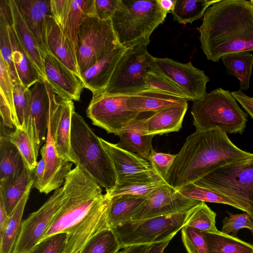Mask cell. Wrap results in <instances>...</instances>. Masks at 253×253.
I'll list each match as a JSON object with an SVG mask.
<instances>
[{
  "label": "cell",
  "mask_w": 253,
  "mask_h": 253,
  "mask_svg": "<svg viewBox=\"0 0 253 253\" xmlns=\"http://www.w3.org/2000/svg\"><path fill=\"white\" fill-rule=\"evenodd\" d=\"M215 212L201 202L192 209L185 225L203 232L215 231Z\"/></svg>",
  "instance_id": "b9f144b4"
},
{
  "label": "cell",
  "mask_w": 253,
  "mask_h": 253,
  "mask_svg": "<svg viewBox=\"0 0 253 253\" xmlns=\"http://www.w3.org/2000/svg\"><path fill=\"white\" fill-rule=\"evenodd\" d=\"M188 107V104L171 107L145 118L146 133L154 136L179 131Z\"/></svg>",
  "instance_id": "83f0119b"
},
{
  "label": "cell",
  "mask_w": 253,
  "mask_h": 253,
  "mask_svg": "<svg viewBox=\"0 0 253 253\" xmlns=\"http://www.w3.org/2000/svg\"><path fill=\"white\" fill-rule=\"evenodd\" d=\"M231 93L253 119V98L247 96L240 90L234 91Z\"/></svg>",
  "instance_id": "f5cc1de1"
},
{
  "label": "cell",
  "mask_w": 253,
  "mask_h": 253,
  "mask_svg": "<svg viewBox=\"0 0 253 253\" xmlns=\"http://www.w3.org/2000/svg\"><path fill=\"white\" fill-rule=\"evenodd\" d=\"M8 217L3 203L0 199V235L4 231Z\"/></svg>",
  "instance_id": "6f0895ef"
},
{
  "label": "cell",
  "mask_w": 253,
  "mask_h": 253,
  "mask_svg": "<svg viewBox=\"0 0 253 253\" xmlns=\"http://www.w3.org/2000/svg\"><path fill=\"white\" fill-rule=\"evenodd\" d=\"M158 2L161 9L168 14L172 10L175 0H158Z\"/></svg>",
  "instance_id": "680465c9"
},
{
  "label": "cell",
  "mask_w": 253,
  "mask_h": 253,
  "mask_svg": "<svg viewBox=\"0 0 253 253\" xmlns=\"http://www.w3.org/2000/svg\"><path fill=\"white\" fill-rule=\"evenodd\" d=\"M65 199L66 194L62 186L55 190L38 210L22 222L12 253H29L42 239Z\"/></svg>",
  "instance_id": "7c38bea8"
},
{
  "label": "cell",
  "mask_w": 253,
  "mask_h": 253,
  "mask_svg": "<svg viewBox=\"0 0 253 253\" xmlns=\"http://www.w3.org/2000/svg\"><path fill=\"white\" fill-rule=\"evenodd\" d=\"M229 216H225L223 220L221 232L226 234L237 236L239 230L243 228L248 229L253 234V221L247 212L234 214L227 211Z\"/></svg>",
  "instance_id": "bcb514c9"
},
{
  "label": "cell",
  "mask_w": 253,
  "mask_h": 253,
  "mask_svg": "<svg viewBox=\"0 0 253 253\" xmlns=\"http://www.w3.org/2000/svg\"><path fill=\"white\" fill-rule=\"evenodd\" d=\"M165 184L162 180L125 183L117 185L113 190L106 193L109 197L122 195L148 197Z\"/></svg>",
  "instance_id": "7bdbcfd3"
},
{
  "label": "cell",
  "mask_w": 253,
  "mask_h": 253,
  "mask_svg": "<svg viewBox=\"0 0 253 253\" xmlns=\"http://www.w3.org/2000/svg\"><path fill=\"white\" fill-rule=\"evenodd\" d=\"M188 100L165 92L146 88L127 95L126 105L134 112L142 114L155 113L171 107L188 104Z\"/></svg>",
  "instance_id": "603a6c76"
},
{
  "label": "cell",
  "mask_w": 253,
  "mask_h": 253,
  "mask_svg": "<svg viewBox=\"0 0 253 253\" xmlns=\"http://www.w3.org/2000/svg\"><path fill=\"white\" fill-rule=\"evenodd\" d=\"M140 220H128L112 229L121 249L172 239L184 226L191 211Z\"/></svg>",
  "instance_id": "ba28073f"
},
{
  "label": "cell",
  "mask_w": 253,
  "mask_h": 253,
  "mask_svg": "<svg viewBox=\"0 0 253 253\" xmlns=\"http://www.w3.org/2000/svg\"><path fill=\"white\" fill-rule=\"evenodd\" d=\"M144 114L133 120L120 132L118 135L120 140L116 145L148 160L153 150L152 142L154 136L146 133L145 118L140 117Z\"/></svg>",
  "instance_id": "d4e9b609"
},
{
  "label": "cell",
  "mask_w": 253,
  "mask_h": 253,
  "mask_svg": "<svg viewBox=\"0 0 253 253\" xmlns=\"http://www.w3.org/2000/svg\"><path fill=\"white\" fill-rule=\"evenodd\" d=\"M13 102L16 114L17 127L25 131L28 128L31 94L30 88H27L21 84L14 85Z\"/></svg>",
  "instance_id": "f35d334b"
},
{
  "label": "cell",
  "mask_w": 253,
  "mask_h": 253,
  "mask_svg": "<svg viewBox=\"0 0 253 253\" xmlns=\"http://www.w3.org/2000/svg\"><path fill=\"white\" fill-rule=\"evenodd\" d=\"M110 198L105 193L88 212L68 231L63 253H79L86 242L101 230L109 228Z\"/></svg>",
  "instance_id": "2e32d148"
},
{
  "label": "cell",
  "mask_w": 253,
  "mask_h": 253,
  "mask_svg": "<svg viewBox=\"0 0 253 253\" xmlns=\"http://www.w3.org/2000/svg\"><path fill=\"white\" fill-rule=\"evenodd\" d=\"M201 202L185 197L167 184L147 197L131 219L140 220L189 211Z\"/></svg>",
  "instance_id": "5bb4252c"
},
{
  "label": "cell",
  "mask_w": 253,
  "mask_h": 253,
  "mask_svg": "<svg viewBox=\"0 0 253 253\" xmlns=\"http://www.w3.org/2000/svg\"><path fill=\"white\" fill-rule=\"evenodd\" d=\"M31 103L27 132L37 154L45 140L51 100L53 91L46 80L41 79L30 88Z\"/></svg>",
  "instance_id": "ac0fdd59"
},
{
  "label": "cell",
  "mask_w": 253,
  "mask_h": 253,
  "mask_svg": "<svg viewBox=\"0 0 253 253\" xmlns=\"http://www.w3.org/2000/svg\"><path fill=\"white\" fill-rule=\"evenodd\" d=\"M11 24L12 18L8 0H0V58L8 69L13 84H22L13 59L8 32V26Z\"/></svg>",
  "instance_id": "4dcf8cb0"
},
{
  "label": "cell",
  "mask_w": 253,
  "mask_h": 253,
  "mask_svg": "<svg viewBox=\"0 0 253 253\" xmlns=\"http://www.w3.org/2000/svg\"><path fill=\"white\" fill-rule=\"evenodd\" d=\"M155 62L159 71L177 84L190 100H199L206 94L210 78L191 61L181 63L169 58L155 57Z\"/></svg>",
  "instance_id": "9a60e30c"
},
{
  "label": "cell",
  "mask_w": 253,
  "mask_h": 253,
  "mask_svg": "<svg viewBox=\"0 0 253 253\" xmlns=\"http://www.w3.org/2000/svg\"><path fill=\"white\" fill-rule=\"evenodd\" d=\"M100 140L112 162L117 177V185L162 180L148 160L119 147L116 144L101 137Z\"/></svg>",
  "instance_id": "4fadbf2b"
},
{
  "label": "cell",
  "mask_w": 253,
  "mask_h": 253,
  "mask_svg": "<svg viewBox=\"0 0 253 253\" xmlns=\"http://www.w3.org/2000/svg\"><path fill=\"white\" fill-rule=\"evenodd\" d=\"M119 0H95L96 17L101 20L111 19L114 15Z\"/></svg>",
  "instance_id": "f907efd6"
},
{
  "label": "cell",
  "mask_w": 253,
  "mask_h": 253,
  "mask_svg": "<svg viewBox=\"0 0 253 253\" xmlns=\"http://www.w3.org/2000/svg\"><path fill=\"white\" fill-rule=\"evenodd\" d=\"M194 183L230 199L253 221V158L221 167Z\"/></svg>",
  "instance_id": "52a82bcc"
},
{
  "label": "cell",
  "mask_w": 253,
  "mask_h": 253,
  "mask_svg": "<svg viewBox=\"0 0 253 253\" xmlns=\"http://www.w3.org/2000/svg\"><path fill=\"white\" fill-rule=\"evenodd\" d=\"M150 244L137 245L127 247L119 253H145Z\"/></svg>",
  "instance_id": "9f6ffc18"
},
{
  "label": "cell",
  "mask_w": 253,
  "mask_h": 253,
  "mask_svg": "<svg viewBox=\"0 0 253 253\" xmlns=\"http://www.w3.org/2000/svg\"><path fill=\"white\" fill-rule=\"evenodd\" d=\"M209 253H253V245L218 230L205 232Z\"/></svg>",
  "instance_id": "d6a6232c"
},
{
  "label": "cell",
  "mask_w": 253,
  "mask_h": 253,
  "mask_svg": "<svg viewBox=\"0 0 253 253\" xmlns=\"http://www.w3.org/2000/svg\"><path fill=\"white\" fill-rule=\"evenodd\" d=\"M63 186L66 199L42 239L67 233L104 195L97 183L77 166L67 175Z\"/></svg>",
  "instance_id": "5b68a950"
},
{
  "label": "cell",
  "mask_w": 253,
  "mask_h": 253,
  "mask_svg": "<svg viewBox=\"0 0 253 253\" xmlns=\"http://www.w3.org/2000/svg\"><path fill=\"white\" fill-rule=\"evenodd\" d=\"M67 233L61 232L42 239L29 253H63Z\"/></svg>",
  "instance_id": "7dc6e473"
},
{
  "label": "cell",
  "mask_w": 253,
  "mask_h": 253,
  "mask_svg": "<svg viewBox=\"0 0 253 253\" xmlns=\"http://www.w3.org/2000/svg\"><path fill=\"white\" fill-rule=\"evenodd\" d=\"M8 136L20 152L26 167L32 171L35 170L38 163L37 161L38 155L27 131L15 128L9 131Z\"/></svg>",
  "instance_id": "ab89813d"
},
{
  "label": "cell",
  "mask_w": 253,
  "mask_h": 253,
  "mask_svg": "<svg viewBox=\"0 0 253 253\" xmlns=\"http://www.w3.org/2000/svg\"><path fill=\"white\" fill-rule=\"evenodd\" d=\"M9 131L0 125V190H5L9 187L26 168L20 152L9 139Z\"/></svg>",
  "instance_id": "7402d4cb"
},
{
  "label": "cell",
  "mask_w": 253,
  "mask_h": 253,
  "mask_svg": "<svg viewBox=\"0 0 253 253\" xmlns=\"http://www.w3.org/2000/svg\"><path fill=\"white\" fill-rule=\"evenodd\" d=\"M126 47L120 46L81 74L84 87L93 94L103 92L107 88L115 68Z\"/></svg>",
  "instance_id": "cb8c5ba5"
},
{
  "label": "cell",
  "mask_w": 253,
  "mask_h": 253,
  "mask_svg": "<svg viewBox=\"0 0 253 253\" xmlns=\"http://www.w3.org/2000/svg\"><path fill=\"white\" fill-rule=\"evenodd\" d=\"M251 1L253 3V0H251Z\"/></svg>",
  "instance_id": "91938a15"
},
{
  "label": "cell",
  "mask_w": 253,
  "mask_h": 253,
  "mask_svg": "<svg viewBox=\"0 0 253 253\" xmlns=\"http://www.w3.org/2000/svg\"><path fill=\"white\" fill-rule=\"evenodd\" d=\"M33 186L32 185L28 188L13 212L8 217L4 231L0 235V253H13L20 230L24 208Z\"/></svg>",
  "instance_id": "e575fe53"
},
{
  "label": "cell",
  "mask_w": 253,
  "mask_h": 253,
  "mask_svg": "<svg viewBox=\"0 0 253 253\" xmlns=\"http://www.w3.org/2000/svg\"><path fill=\"white\" fill-rule=\"evenodd\" d=\"M127 95L103 93L93 94L86 110L87 117L93 125L118 136L130 122L143 114L128 108Z\"/></svg>",
  "instance_id": "8fae6325"
},
{
  "label": "cell",
  "mask_w": 253,
  "mask_h": 253,
  "mask_svg": "<svg viewBox=\"0 0 253 253\" xmlns=\"http://www.w3.org/2000/svg\"><path fill=\"white\" fill-rule=\"evenodd\" d=\"M219 0H175L171 11L173 19L178 23H192L204 15L207 9Z\"/></svg>",
  "instance_id": "d590c367"
},
{
  "label": "cell",
  "mask_w": 253,
  "mask_h": 253,
  "mask_svg": "<svg viewBox=\"0 0 253 253\" xmlns=\"http://www.w3.org/2000/svg\"><path fill=\"white\" fill-rule=\"evenodd\" d=\"M167 14L158 0H119L111 21L119 43L128 48L148 45L151 34L165 21Z\"/></svg>",
  "instance_id": "277c9868"
},
{
  "label": "cell",
  "mask_w": 253,
  "mask_h": 253,
  "mask_svg": "<svg viewBox=\"0 0 253 253\" xmlns=\"http://www.w3.org/2000/svg\"><path fill=\"white\" fill-rule=\"evenodd\" d=\"M221 59L227 74L239 80L242 89H248L252 72L253 55L249 51H241L226 54Z\"/></svg>",
  "instance_id": "836d02e7"
},
{
  "label": "cell",
  "mask_w": 253,
  "mask_h": 253,
  "mask_svg": "<svg viewBox=\"0 0 253 253\" xmlns=\"http://www.w3.org/2000/svg\"><path fill=\"white\" fill-rule=\"evenodd\" d=\"M121 246L112 229L98 232L84 245L79 253H119Z\"/></svg>",
  "instance_id": "74e56055"
},
{
  "label": "cell",
  "mask_w": 253,
  "mask_h": 253,
  "mask_svg": "<svg viewBox=\"0 0 253 253\" xmlns=\"http://www.w3.org/2000/svg\"><path fill=\"white\" fill-rule=\"evenodd\" d=\"M147 88L157 89L190 100L186 93L169 78L156 68L148 73Z\"/></svg>",
  "instance_id": "ee69618b"
},
{
  "label": "cell",
  "mask_w": 253,
  "mask_h": 253,
  "mask_svg": "<svg viewBox=\"0 0 253 253\" xmlns=\"http://www.w3.org/2000/svg\"><path fill=\"white\" fill-rule=\"evenodd\" d=\"M198 30L209 60L218 62L229 53L253 51V3L219 0L207 9Z\"/></svg>",
  "instance_id": "7a4b0ae2"
},
{
  "label": "cell",
  "mask_w": 253,
  "mask_h": 253,
  "mask_svg": "<svg viewBox=\"0 0 253 253\" xmlns=\"http://www.w3.org/2000/svg\"><path fill=\"white\" fill-rule=\"evenodd\" d=\"M90 16H96L95 0H72L61 29L70 43L77 61L78 36L80 28L84 18Z\"/></svg>",
  "instance_id": "f1b7e54d"
},
{
  "label": "cell",
  "mask_w": 253,
  "mask_h": 253,
  "mask_svg": "<svg viewBox=\"0 0 253 253\" xmlns=\"http://www.w3.org/2000/svg\"><path fill=\"white\" fill-rule=\"evenodd\" d=\"M171 239L150 244L145 253H164V250Z\"/></svg>",
  "instance_id": "11a10c76"
},
{
  "label": "cell",
  "mask_w": 253,
  "mask_h": 253,
  "mask_svg": "<svg viewBox=\"0 0 253 253\" xmlns=\"http://www.w3.org/2000/svg\"><path fill=\"white\" fill-rule=\"evenodd\" d=\"M72 1V0H50L52 16L61 29Z\"/></svg>",
  "instance_id": "816d5d0a"
},
{
  "label": "cell",
  "mask_w": 253,
  "mask_h": 253,
  "mask_svg": "<svg viewBox=\"0 0 253 253\" xmlns=\"http://www.w3.org/2000/svg\"><path fill=\"white\" fill-rule=\"evenodd\" d=\"M13 27L17 37L29 55L40 77L46 80L43 53L30 31L15 0H8Z\"/></svg>",
  "instance_id": "4316f807"
},
{
  "label": "cell",
  "mask_w": 253,
  "mask_h": 253,
  "mask_svg": "<svg viewBox=\"0 0 253 253\" xmlns=\"http://www.w3.org/2000/svg\"><path fill=\"white\" fill-rule=\"evenodd\" d=\"M110 198L108 223L111 229L131 219L134 212L147 198L130 195H118Z\"/></svg>",
  "instance_id": "1f68e13d"
},
{
  "label": "cell",
  "mask_w": 253,
  "mask_h": 253,
  "mask_svg": "<svg viewBox=\"0 0 253 253\" xmlns=\"http://www.w3.org/2000/svg\"><path fill=\"white\" fill-rule=\"evenodd\" d=\"M193 125L202 131L218 129L225 133L242 134L248 114L228 90L219 88L193 101L191 111Z\"/></svg>",
  "instance_id": "8992f818"
},
{
  "label": "cell",
  "mask_w": 253,
  "mask_h": 253,
  "mask_svg": "<svg viewBox=\"0 0 253 253\" xmlns=\"http://www.w3.org/2000/svg\"><path fill=\"white\" fill-rule=\"evenodd\" d=\"M181 239L187 253H209L205 232L185 225Z\"/></svg>",
  "instance_id": "f6af8a7d"
},
{
  "label": "cell",
  "mask_w": 253,
  "mask_h": 253,
  "mask_svg": "<svg viewBox=\"0 0 253 253\" xmlns=\"http://www.w3.org/2000/svg\"><path fill=\"white\" fill-rule=\"evenodd\" d=\"M46 42L48 50L81 80L77 61L70 43L52 15H48L46 19Z\"/></svg>",
  "instance_id": "484cf974"
},
{
  "label": "cell",
  "mask_w": 253,
  "mask_h": 253,
  "mask_svg": "<svg viewBox=\"0 0 253 253\" xmlns=\"http://www.w3.org/2000/svg\"><path fill=\"white\" fill-rule=\"evenodd\" d=\"M73 100L59 98L53 92L51 100L48 126L58 156L75 165L71 148L72 117L75 111Z\"/></svg>",
  "instance_id": "e0dca14e"
},
{
  "label": "cell",
  "mask_w": 253,
  "mask_h": 253,
  "mask_svg": "<svg viewBox=\"0 0 253 253\" xmlns=\"http://www.w3.org/2000/svg\"><path fill=\"white\" fill-rule=\"evenodd\" d=\"M42 158L38 163L35 171L33 186L38 189L44 177L45 162L44 154L41 153Z\"/></svg>",
  "instance_id": "db71d44e"
},
{
  "label": "cell",
  "mask_w": 253,
  "mask_h": 253,
  "mask_svg": "<svg viewBox=\"0 0 253 253\" xmlns=\"http://www.w3.org/2000/svg\"><path fill=\"white\" fill-rule=\"evenodd\" d=\"M46 80L59 98L79 101L83 89L82 81L49 50L44 57Z\"/></svg>",
  "instance_id": "d6986e66"
},
{
  "label": "cell",
  "mask_w": 253,
  "mask_h": 253,
  "mask_svg": "<svg viewBox=\"0 0 253 253\" xmlns=\"http://www.w3.org/2000/svg\"><path fill=\"white\" fill-rule=\"evenodd\" d=\"M45 143L40 152L44 154L45 169L43 178L38 189L45 194L56 190L64 184L65 178L72 170L73 163L66 161L58 155L50 129L47 126Z\"/></svg>",
  "instance_id": "ffe728a7"
},
{
  "label": "cell",
  "mask_w": 253,
  "mask_h": 253,
  "mask_svg": "<svg viewBox=\"0 0 253 253\" xmlns=\"http://www.w3.org/2000/svg\"><path fill=\"white\" fill-rule=\"evenodd\" d=\"M252 158L253 153L238 148L220 129L196 130L175 155L164 181L177 190L221 167Z\"/></svg>",
  "instance_id": "6da1fadb"
},
{
  "label": "cell",
  "mask_w": 253,
  "mask_h": 253,
  "mask_svg": "<svg viewBox=\"0 0 253 253\" xmlns=\"http://www.w3.org/2000/svg\"><path fill=\"white\" fill-rule=\"evenodd\" d=\"M120 46L111 19L85 17L78 36L77 62L81 74Z\"/></svg>",
  "instance_id": "30bf717a"
},
{
  "label": "cell",
  "mask_w": 253,
  "mask_h": 253,
  "mask_svg": "<svg viewBox=\"0 0 253 253\" xmlns=\"http://www.w3.org/2000/svg\"><path fill=\"white\" fill-rule=\"evenodd\" d=\"M34 171L26 167L19 178L5 190H0L2 201L9 216L24 195L28 188L34 182Z\"/></svg>",
  "instance_id": "8d00e7d4"
},
{
  "label": "cell",
  "mask_w": 253,
  "mask_h": 253,
  "mask_svg": "<svg viewBox=\"0 0 253 253\" xmlns=\"http://www.w3.org/2000/svg\"><path fill=\"white\" fill-rule=\"evenodd\" d=\"M71 148L76 166L88 174L106 193L117 185L112 162L98 137L84 118L74 111L71 130Z\"/></svg>",
  "instance_id": "3957f363"
},
{
  "label": "cell",
  "mask_w": 253,
  "mask_h": 253,
  "mask_svg": "<svg viewBox=\"0 0 253 253\" xmlns=\"http://www.w3.org/2000/svg\"><path fill=\"white\" fill-rule=\"evenodd\" d=\"M8 32L16 69L22 84L30 88L41 78L33 63L22 45L13 23L8 26Z\"/></svg>",
  "instance_id": "f546056e"
},
{
  "label": "cell",
  "mask_w": 253,
  "mask_h": 253,
  "mask_svg": "<svg viewBox=\"0 0 253 253\" xmlns=\"http://www.w3.org/2000/svg\"><path fill=\"white\" fill-rule=\"evenodd\" d=\"M156 68L155 57L148 52L147 45L138 44L126 48L102 93L130 95L146 89L148 73Z\"/></svg>",
  "instance_id": "9c48e42d"
},
{
  "label": "cell",
  "mask_w": 253,
  "mask_h": 253,
  "mask_svg": "<svg viewBox=\"0 0 253 253\" xmlns=\"http://www.w3.org/2000/svg\"><path fill=\"white\" fill-rule=\"evenodd\" d=\"M14 85L8 70L0 58V95L4 99L16 120L13 102Z\"/></svg>",
  "instance_id": "c3c4849f"
},
{
  "label": "cell",
  "mask_w": 253,
  "mask_h": 253,
  "mask_svg": "<svg viewBox=\"0 0 253 253\" xmlns=\"http://www.w3.org/2000/svg\"><path fill=\"white\" fill-rule=\"evenodd\" d=\"M15 0L44 57L48 51L46 42V19L48 15H52L50 0Z\"/></svg>",
  "instance_id": "44dd1931"
},
{
  "label": "cell",
  "mask_w": 253,
  "mask_h": 253,
  "mask_svg": "<svg viewBox=\"0 0 253 253\" xmlns=\"http://www.w3.org/2000/svg\"><path fill=\"white\" fill-rule=\"evenodd\" d=\"M177 191L185 197L191 199L228 205L242 210L236 203L228 197L208 188L198 186L194 183L186 185Z\"/></svg>",
  "instance_id": "60d3db41"
},
{
  "label": "cell",
  "mask_w": 253,
  "mask_h": 253,
  "mask_svg": "<svg viewBox=\"0 0 253 253\" xmlns=\"http://www.w3.org/2000/svg\"><path fill=\"white\" fill-rule=\"evenodd\" d=\"M174 158L175 155L159 153L153 150L148 161L154 171L164 181Z\"/></svg>",
  "instance_id": "681fc988"
}]
</instances>
